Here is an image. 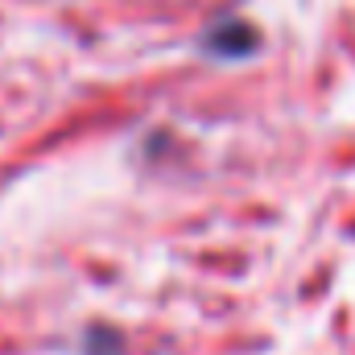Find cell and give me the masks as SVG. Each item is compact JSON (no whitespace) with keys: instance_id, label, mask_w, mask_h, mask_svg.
I'll return each mask as SVG.
<instances>
[{"instance_id":"2","label":"cell","mask_w":355,"mask_h":355,"mask_svg":"<svg viewBox=\"0 0 355 355\" xmlns=\"http://www.w3.org/2000/svg\"><path fill=\"white\" fill-rule=\"evenodd\" d=\"M83 355H124V335L116 327H91L83 335Z\"/></svg>"},{"instance_id":"1","label":"cell","mask_w":355,"mask_h":355,"mask_svg":"<svg viewBox=\"0 0 355 355\" xmlns=\"http://www.w3.org/2000/svg\"><path fill=\"white\" fill-rule=\"evenodd\" d=\"M194 46H198L202 58H215V62H244V58L261 54L265 37H261V29H257L248 17H219V21L202 25V33H198Z\"/></svg>"}]
</instances>
